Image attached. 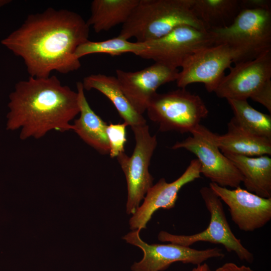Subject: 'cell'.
Wrapping results in <instances>:
<instances>
[{
  "instance_id": "6da1fadb",
  "label": "cell",
  "mask_w": 271,
  "mask_h": 271,
  "mask_svg": "<svg viewBox=\"0 0 271 271\" xmlns=\"http://www.w3.org/2000/svg\"><path fill=\"white\" fill-rule=\"evenodd\" d=\"M89 34L79 14L49 8L29 15L1 43L23 60L30 77L46 78L54 71L66 74L79 69L75 51L89 40Z\"/></svg>"
},
{
  "instance_id": "7a4b0ae2",
  "label": "cell",
  "mask_w": 271,
  "mask_h": 271,
  "mask_svg": "<svg viewBox=\"0 0 271 271\" xmlns=\"http://www.w3.org/2000/svg\"><path fill=\"white\" fill-rule=\"evenodd\" d=\"M9 100L6 128L20 130L22 140L72 130L71 122L80 112L77 92L55 75L18 82Z\"/></svg>"
},
{
  "instance_id": "3957f363",
  "label": "cell",
  "mask_w": 271,
  "mask_h": 271,
  "mask_svg": "<svg viewBox=\"0 0 271 271\" xmlns=\"http://www.w3.org/2000/svg\"><path fill=\"white\" fill-rule=\"evenodd\" d=\"M194 0H139L119 36L144 43L166 35L174 29L188 25L207 31L192 10Z\"/></svg>"
},
{
  "instance_id": "277c9868",
  "label": "cell",
  "mask_w": 271,
  "mask_h": 271,
  "mask_svg": "<svg viewBox=\"0 0 271 271\" xmlns=\"http://www.w3.org/2000/svg\"><path fill=\"white\" fill-rule=\"evenodd\" d=\"M209 31L214 45L226 44L238 53L237 63L253 60L271 51V10H241L229 26Z\"/></svg>"
},
{
  "instance_id": "5b68a950",
  "label": "cell",
  "mask_w": 271,
  "mask_h": 271,
  "mask_svg": "<svg viewBox=\"0 0 271 271\" xmlns=\"http://www.w3.org/2000/svg\"><path fill=\"white\" fill-rule=\"evenodd\" d=\"M150 119L157 123L160 131L191 132L208 114L202 98L185 88L167 93L156 92L147 108Z\"/></svg>"
},
{
  "instance_id": "8992f818",
  "label": "cell",
  "mask_w": 271,
  "mask_h": 271,
  "mask_svg": "<svg viewBox=\"0 0 271 271\" xmlns=\"http://www.w3.org/2000/svg\"><path fill=\"white\" fill-rule=\"evenodd\" d=\"M215 90L216 95L226 99L251 98L271 112V51L248 61L230 67Z\"/></svg>"
},
{
  "instance_id": "52a82bcc",
  "label": "cell",
  "mask_w": 271,
  "mask_h": 271,
  "mask_svg": "<svg viewBox=\"0 0 271 271\" xmlns=\"http://www.w3.org/2000/svg\"><path fill=\"white\" fill-rule=\"evenodd\" d=\"M200 193L210 214L208 227L201 232L189 235H175L162 231L158 234L159 240L185 246H190L199 241L219 244L228 252H234L241 260L252 263L253 255L232 231L220 199L209 187H202Z\"/></svg>"
},
{
  "instance_id": "ba28073f",
  "label": "cell",
  "mask_w": 271,
  "mask_h": 271,
  "mask_svg": "<svg viewBox=\"0 0 271 271\" xmlns=\"http://www.w3.org/2000/svg\"><path fill=\"white\" fill-rule=\"evenodd\" d=\"M191 133V136L176 142L171 148L184 149L194 154L200 164L201 174L212 183L223 187H239L243 177L219 149L216 142V133L201 124Z\"/></svg>"
},
{
  "instance_id": "9c48e42d",
  "label": "cell",
  "mask_w": 271,
  "mask_h": 271,
  "mask_svg": "<svg viewBox=\"0 0 271 271\" xmlns=\"http://www.w3.org/2000/svg\"><path fill=\"white\" fill-rule=\"evenodd\" d=\"M135 139V146L131 156L125 153L117 157L125 175L127 190L126 212L133 215L140 206L150 188L154 178L149 168L157 145L155 135L151 136L147 124L131 128Z\"/></svg>"
},
{
  "instance_id": "30bf717a",
  "label": "cell",
  "mask_w": 271,
  "mask_h": 271,
  "mask_svg": "<svg viewBox=\"0 0 271 271\" xmlns=\"http://www.w3.org/2000/svg\"><path fill=\"white\" fill-rule=\"evenodd\" d=\"M146 48L136 55L178 68L191 55L214 45L211 33L188 25L177 27L168 34L144 42Z\"/></svg>"
},
{
  "instance_id": "8fae6325",
  "label": "cell",
  "mask_w": 271,
  "mask_h": 271,
  "mask_svg": "<svg viewBox=\"0 0 271 271\" xmlns=\"http://www.w3.org/2000/svg\"><path fill=\"white\" fill-rule=\"evenodd\" d=\"M238 60V53L226 44L201 49L189 56L181 66L177 85L185 88L191 83H202L209 92H214L225 76V70Z\"/></svg>"
},
{
  "instance_id": "7c38bea8",
  "label": "cell",
  "mask_w": 271,
  "mask_h": 271,
  "mask_svg": "<svg viewBox=\"0 0 271 271\" xmlns=\"http://www.w3.org/2000/svg\"><path fill=\"white\" fill-rule=\"evenodd\" d=\"M140 231L132 230L123 237L127 243L141 249L144 253L142 259L132 265V271H163L175 262L197 265L209 259L224 256L222 250L217 247L198 250L173 243L150 244L141 239Z\"/></svg>"
},
{
  "instance_id": "4fadbf2b",
  "label": "cell",
  "mask_w": 271,
  "mask_h": 271,
  "mask_svg": "<svg viewBox=\"0 0 271 271\" xmlns=\"http://www.w3.org/2000/svg\"><path fill=\"white\" fill-rule=\"evenodd\" d=\"M209 187L228 207L231 218L239 229L253 231L271 219V198L260 197L238 187L233 189L211 182Z\"/></svg>"
},
{
  "instance_id": "5bb4252c",
  "label": "cell",
  "mask_w": 271,
  "mask_h": 271,
  "mask_svg": "<svg viewBox=\"0 0 271 271\" xmlns=\"http://www.w3.org/2000/svg\"><path fill=\"white\" fill-rule=\"evenodd\" d=\"M122 90L134 110L143 115L152 96L161 85L176 81L179 71L156 63L142 70L127 72L115 71Z\"/></svg>"
},
{
  "instance_id": "9a60e30c",
  "label": "cell",
  "mask_w": 271,
  "mask_h": 271,
  "mask_svg": "<svg viewBox=\"0 0 271 271\" xmlns=\"http://www.w3.org/2000/svg\"><path fill=\"white\" fill-rule=\"evenodd\" d=\"M200 164L197 159L191 161L184 172L176 180L168 183L160 179L147 192L143 204L129 219L132 230L146 229L153 214L158 209H170L174 207L178 194L185 185L200 178Z\"/></svg>"
},
{
  "instance_id": "2e32d148",
  "label": "cell",
  "mask_w": 271,
  "mask_h": 271,
  "mask_svg": "<svg viewBox=\"0 0 271 271\" xmlns=\"http://www.w3.org/2000/svg\"><path fill=\"white\" fill-rule=\"evenodd\" d=\"M76 88L80 116L72 124V130L86 144L100 154H109V147L106 134L108 124L91 108L85 96L82 82L76 83Z\"/></svg>"
},
{
  "instance_id": "e0dca14e",
  "label": "cell",
  "mask_w": 271,
  "mask_h": 271,
  "mask_svg": "<svg viewBox=\"0 0 271 271\" xmlns=\"http://www.w3.org/2000/svg\"><path fill=\"white\" fill-rule=\"evenodd\" d=\"M216 144L223 154L246 157L271 155V140L254 134L238 124L233 118L227 124V131L216 134Z\"/></svg>"
},
{
  "instance_id": "ac0fdd59",
  "label": "cell",
  "mask_w": 271,
  "mask_h": 271,
  "mask_svg": "<svg viewBox=\"0 0 271 271\" xmlns=\"http://www.w3.org/2000/svg\"><path fill=\"white\" fill-rule=\"evenodd\" d=\"M82 83L84 90H96L108 98L124 122L131 128L146 124L143 115L130 104L116 77L100 73L90 74L83 78Z\"/></svg>"
},
{
  "instance_id": "d6986e66",
  "label": "cell",
  "mask_w": 271,
  "mask_h": 271,
  "mask_svg": "<svg viewBox=\"0 0 271 271\" xmlns=\"http://www.w3.org/2000/svg\"><path fill=\"white\" fill-rule=\"evenodd\" d=\"M223 154L242 175L246 190L263 198H271V158L269 156L246 157Z\"/></svg>"
},
{
  "instance_id": "ffe728a7",
  "label": "cell",
  "mask_w": 271,
  "mask_h": 271,
  "mask_svg": "<svg viewBox=\"0 0 271 271\" xmlns=\"http://www.w3.org/2000/svg\"><path fill=\"white\" fill-rule=\"evenodd\" d=\"M139 0H94L91 14L86 21L96 33L107 31L125 23Z\"/></svg>"
},
{
  "instance_id": "44dd1931",
  "label": "cell",
  "mask_w": 271,
  "mask_h": 271,
  "mask_svg": "<svg viewBox=\"0 0 271 271\" xmlns=\"http://www.w3.org/2000/svg\"><path fill=\"white\" fill-rule=\"evenodd\" d=\"M192 8L207 31L229 26L241 10L240 0H194Z\"/></svg>"
},
{
  "instance_id": "7402d4cb",
  "label": "cell",
  "mask_w": 271,
  "mask_h": 271,
  "mask_svg": "<svg viewBox=\"0 0 271 271\" xmlns=\"http://www.w3.org/2000/svg\"><path fill=\"white\" fill-rule=\"evenodd\" d=\"M235 121L256 136L271 140V116L252 107L247 100L228 99Z\"/></svg>"
},
{
  "instance_id": "603a6c76",
  "label": "cell",
  "mask_w": 271,
  "mask_h": 271,
  "mask_svg": "<svg viewBox=\"0 0 271 271\" xmlns=\"http://www.w3.org/2000/svg\"><path fill=\"white\" fill-rule=\"evenodd\" d=\"M145 48V43L131 42L118 36L102 41L88 40L78 47L75 51V55L80 59L84 56L97 53L111 56L120 55L126 53H132L136 55Z\"/></svg>"
},
{
  "instance_id": "cb8c5ba5",
  "label": "cell",
  "mask_w": 271,
  "mask_h": 271,
  "mask_svg": "<svg viewBox=\"0 0 271 271\" xmlns=\"http://www.w3.org/2000/svg\"><path fill=\"white\" fill-rule=\"evenodd\" d=\"M127 126L125 122L110 123L107 125L106 134L109 147V154L112 158H117L120 154L124 152Z\"/></svg>"
},
{
  "instance_id": "d4e9b609",
  "label": "cell",
  "mask_w": 271,
  "mask_h": 271,
  "mask_svg": "<svg viewBox=\"0 0 271 271\" xmlns=\"http://www.w3.org/2000/svg\"><path fill=\"white\" fill-rule=\"evenodd\" d=\"M241 10H271L270 0H240Z\"/></svg>"
},
{
  "instance_id": "484cf974",
  "label": "cell",
  "mask_w": 271,
  "mask_h": 271,
  "mask_svg": "<svg viewBox=\"0 0 271 271\" xmlns=\"http://www.w3.org/2000/svg\"><path fill=\"white\" fill-rule=\"evenodd\" d=\"M215 271H254L244 265L239 266L233 262H226L216 269Z\"/></svg>"
},
{
  "instance_id": "4316f807",
  "label": "cell",
  "mask_w": 271,
  "mask_h": 271,
  "mask_svg": "<svg viewBox=\"0 0 271 271\" xmlns=\"http://www.w3.org/2000/svg\"><path fill=\"white\" fill-rule=\"evenodd\" d=\"M191 271H211L209 265L206 263H203L196 265Z\"/></svg>"
},
{
  "instance_id": "83f0119b",
  "label": "cell",
  "mask_w": 271,
  "mask_h": 271,
  "mask_svg": "<svg viewBox=\"0 0 271 271\" xmlns=\"http://www.w3.org/2000/svg\"><path fill=\"white\" fill-rule=\"evenodd\" d=\"M11 2L10 0H0V8L3 7Z\"/></svg>"
}]
</instances>
